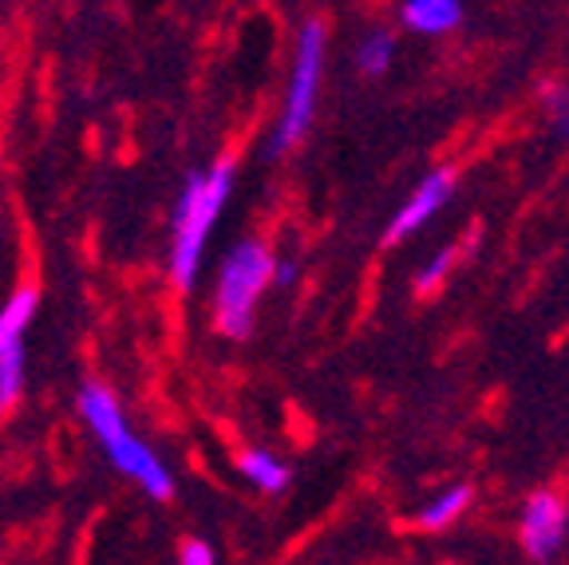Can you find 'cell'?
<instances>
[{"label":"cell","instance_id":"1","mask_svg":"<svg viewBox=\"0 0 569 565\" xmlns=\"http://www.w3.org/2000/svg\"><path fill=\"white\" fill-rule=\"evenodd\" d=\"M233 190V162L218 159L210 170L194 175L178 198L174 210V234H170V277L178 289H190L202 266L206 241H210L213 226L222 218L226 202Z\"/></svg>","mask_w":569,"mask_h":565},{"label":"cell","instance_id":"2","mask_svg":"<svg viewBox=\"0 0 569 565\" xmlns=\"http://www.w3.org/2000/svg\"><path fill=\"white\" fill-rule=\"evenodd\" d=\"M80 416L99 439V447L107 450V459L116 463L134 486H142L151 498L174 495V478H170L167 463L127 427L123 407H119V399L103 384H83L80 388Z\"/></svg>","mask_w":569,"mask_h":565},{"label":"cell","instance_id":"3","mask_svg":"<svg viewBox=\"0 0 569 565\" xmlns=\"http://www.w3.org/2000/svg\"><path fill=\"white\" fill-rule=\"evenodd\" d=\"M273 285V254L261 241H238L226 254L213 289V325L230 340H246L261 293Z\"/></svg>","mask_w":569,"mask_h":565},{"label":"cell","instance_id":"4","mask_svg":"<svg viewBox=\"0 0 569 565\" xmlns=\"http://www.w3.org/2000/svg\"><path fill=\"white\" fill-rule=\"evenodd\" d=\"M320 76H325V24H305L301 40H297V60H293V80H289V96H284V111L277 119V131L269 135L266 155L281 159L284 150H293L305 139L317 111V91Z\"/></svg>","mask_w":569,"mask_h":565},{"label":"cell","instance_id":"5","mask_svg":"<svg viewBox=\"0 0 569 565\" xmlns=\"http://www.w3.org/2000/svg\"><path fill=\"white\" fill-rule=\"evenodd\" d=\"M40 309V293L17 289L0 309V412H9L24 388V336Z\"/></svg>","mask_w":569,"mask_h":565},{"label":"cell","instance_id":"6","mask_svg":"<svg viewBox=\"0 0 569 565\" xmlns=\"http://www.w3.org/2000/svg\"><path fill=\"white\" fill-rule=\"evenodd\" d=\"M455 190V175L451 170H431V175L419 182V190L411 195V202L403 206L400 214H396V221L388 226V234H383V246H396V241H403L408 234H416L423 221H431L439 210H443V202L451 198Z\"/></svg>","mask_w":569,"mask_h":565},{"label":"cell","instance_id":"7","mask_svg":"<svg viewBox=\"0 0 569 565\" xmlns=\"http://www.w3.org/2000/svg\"><path fill=\"white\" fill-rule=\"evenodd\" d=\"M566 538V506L553 495H533L522 511V546L530 557H553Z\"/></svg>","mask_w":569,"mask_h":565},{"label":"cell","instance_id":"8","mask_svg":"<svg viewBox=\"0 0 569 565\" xmlns=\"http://www.w3.org/2000/svg\"><path fill=\"white\" fill-rule=\"evenodd\" d=\"M403 24L411 32L443 36L462 24V4L459 0H408L403 4Z\"/></svg>","mask_w":569,"mask_h":565},{"label":"cell","instance_id":"9","mask_svg":"<svg viewBox=\"0 0 569 565\" xmlns=\"http://www.w3.org/2000/svg\"><path fill=\"white\" fill-rule=\"evenodd\" d=\"M238 467H241V475H246L253 486H261L266 495H277V490H284V483H289V467H284L277 455H269V450H261V447L241 450Z\"/></svg>","mask_w":569,"mask_h":565},{"label":"cell","instance_id":"10","mask_svg":"<svg viewBox=\"0 0 569 565\" xmlns=\"http://www.w3.org/2000/svg\"><path fill=\"white\" fill-rule=\"evenodd\" d=\"M467 506H471V486H451V490L439 495L427 511H419V526H423V531H443V526H451Z\"/></svg>","mask_w":569,"mask_h":565},{"label":"cell","instance_id":"11","mask_svg":"<svg viewBox=\"0 0 569 565\" xmlns=\"http://www.w3.org/2000/svg\"><path fill=\"white\" fill-rule=\"evenodd\" d=\"M391 56H396V44H391L388 32H372L360 44V52H356V60H360V68L368 71V76H383V71L391 68Z\"/></svg>","mask_w":569,"mask_h":565},{"label":"cell","instance_id":"12","mask_svg":"<svg viewBox=\"0 0 569 565\" xmlns=\"http://www.w3.org/2000/svg\"><path fill=\"white\" fill-rule=\"evenodd\" d=\"M451 261H455L451 249H439V254L431 257V266L419 269V274H416V289L419 293H431V289H436V285L443 281L447 274H451Z\"/></svg>","mask_w":569,"mask_h":565},{"label":"cell","instance_id":"13","mask_svg":"<svg viewBox=\"0 0 569 565\" xmlns=\"http://www.w3.org/2000/svg\"><path fill=\"white\" fill-rule=\"evenodd\" d=\"M546 111H550V123L561 139H569V91L566 88H550L546 91Z\"/></svg>","mask_w":569,"mask_h":565},{"label":"cell","instance_id":"14","mask_svg":"<svg viewBox=\"0 0 569 565\" xmlns=\"http://www.w3.org/2000/svg\"><path fill=\"white\" fill-rule=\"evenodd\" d=\"M178 557H182V565H213V549L206 546L202 538H187V542H182Z\"/></svg>","mask_w":569,"mask_h":565},{"label":"cell","instance_id":"15","mask_svg":"<svg viewBox=\"0 0 569 565\" xmlns=\"http://www.w3.org/2000/svg\"><path fill=\"white\" fill-rule=\"evenodd\" d=\"M297 281V266H277L273 261V285H289Z\"/></svg>","mask_w":569,"mask_h":565}]
</instances>
